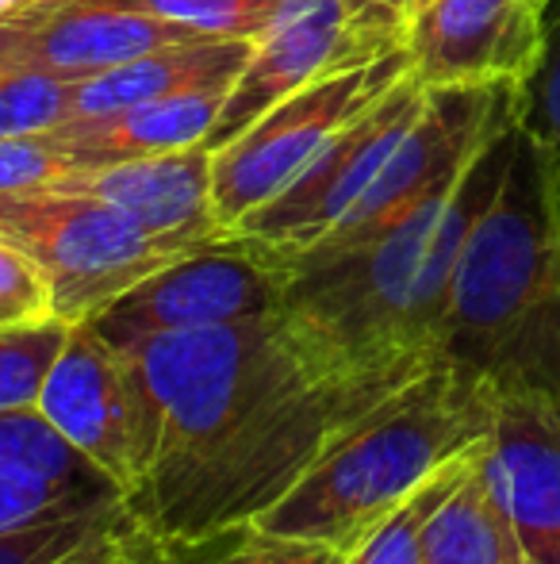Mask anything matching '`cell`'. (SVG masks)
<instances>
[{
	"instance_id": "cell-8",
	"label": "cell",
	"mask_w": 560,
	"mask_h": 564,
	"mask_svg": "<svg viewBox=\"0 0 560 564\" xmlns=\"http://www.w3.org/2000/svg\"><path fill=\"white\" fill-rule=\"evenodd\" d=\"M288 258L262 238L231 230L219 242L180 253L85 319L116 354L165 330L223 327L281 312Z\"/></svg>"
},
{
	"instance_id": "cell-15",
	"label": "cell",
	"mask_w": 560,
	"mask_h": 564,
	"mask_svg": "<svg viewBox=\"0 0 560 564\" xmlns=\"http://www.w3.org/2000/svg\"><path fill=\"white\" fill-rule=\"evenodd\" d=\"M120 499V484L69 446L35 408L0 411V534L100 511Z\"/></svg>"
},
{
	"instance_id": "cell-21",
	"label": "cell",
	"mask_w": 560,
	"mask_h": 564,
	"mask_svg": "<svg viewBox=\"0 0 560 564\" xmlns=\"http://www.w3.org/2000/svg\"><path fill=\"white\" fill-rule=\"evenodd\" d=\"M69 323L46 319L31 327H0V411L35 408L39 388L62 354Z\"/></svg>"
},
{
	"instance_id": "cell-30",
	"label": "cell",
	"mask_w": 560,
	"mask_h": 564,
	"mask_svg": "<svg viewBox=\"0 0 560 564\" xmlns=\"http://www.w3.org/2000/svg\"><path fill=\"white\" fill-rule=\"evenodd\" d=\"M426 4H430V0H411V15L419 12V8H426Z\"/></svg>"
},
{
	"instance_id": "cell-24",
	"label": "cell",
	"mask_w": 560,
	"mask_h": 564,
	"mask_svg": "<svg viewBox=\"0 0 560 564\" xmlns=\"http://www.w3.org/2000/svg\"><path fill=\"white\" fill-rule=\"evenodd\" d=\"M128 511H131L128 499H120V503L74 514V519H54V522H39V527L4 530V534H0V564H54V561L69 557L74 550H81V545L92 542L97 534H105L108 527H116Z\"/></svg>"
},
{
	"instance_id": "cell-14",
	"label": "cell",
	"mask_w": 560,
	"mask_h": 564,
	"mask_svg": "<svg viewBox=\"0 0 560 564\" xmlns=\"http://www.w3.org/2000/svg\"><path fill=\"white\" fill-rule=\"evenodd\" d=\"M35 411L92 460L105 476H112L128 499L131 476V395L123 361L89 323H74L66 346L54 357Z\"/></svg>"
},
{
	"instance_id": "cell-13",
	"label": "cell",
	"mask_w": 560,
	"mask_h": 564,
	"mask_svg": "<svg viewBox=\"0 0 560 564\" xmlns=\"http://www.w3.org/2000/svg\"><path fill=\"white\" fill-rule=\"evenodd\" d=\"M54 188L112 204L173 250H200L231 235L211 200V150L204 142L131 162L77 165Z\"/></svg>"
},
{
	"instance_id": "cell-3",
	"label": "cell",
	"mask_w": 560,
	"mask_h": 564,
	"mask_svg": "<svg viewBox=\"0 0 560 564\" xmlns=\"http://www.w3.org/2000/svg\"><path fill=\"white\" fill-rule=\"evenodd\" d=\"M441 357L480 372L499 392L560 395L557 154L523 127L457 261Z\"/></svg>"
},
{
	"instance_id": "cell-9",
	"label": "cell",
	"mask_w": 560,
	"mask_h": 564,
	"mask_svg": "<svg viewBox=\"0 0 560 564\" xmlns=\"http://www.w3.org/2000/svg\"><path fill=\"white\" fill-rule=\"evenodd\" d=\"M422 100L426 85L411 69L369 112H361L345 131H338L327 142V150L284 188L277 200L242 219L239 230L270 242L284 258H296V253H307L327 238H334L376 188L396 142L422 112Z\"/></svg>"
},
{
	"instance_id": "cell-12",
	"label": "cell",
	"mask_w": 560,
	"mask_h": 564,
	"mask_svg": "<svg viewBox=\"0 0 560 564\" xmlns=\"http://www.w3.org/2000/svg\"><path fill=\"white\" fill-rule=\"evenodd\" d=\"M480 468L518 553L560 564V395L499 392Z\"/></svg>"
},
{
	"instance_id": "cell-20",
	"label": "cell",
	"mask_w": 560,
	"mask_h": 564,
	"mask_svg": "<svg viewBox=\"0 0 560 564\" xmlns=\"http://www.w3.org/2000/svg\"><path fill=\"white\" fill-rule=\"evenodd\" d=\"M472 453V449H469ZM464 453V457H469ZM449 460L446 468L422 480L404 503H396L358 545L350 550L345 564H422V530H426V519H430L433 503L441 499V491L449 488V480L457 476L461 460Z\"/></svg>"
},
{
	"instance_id": "cell-5",
	"label": "cell",
	"mask_w": 560,
	"mask_h": 564,
	"mask_svg": "<svg viewBox=\"0 0 560 564\" xmlns=\"http://www.w3.org/2000/svg\"><path fill=\"white\" fill-rule=\"evenodd\" d=\"M0 235L35 261L51 284L54 315L69 327L188 253L150 238L112 204L54 185L0 196Z\"/></svg>"
},
{
	"instance_id": "cell-26",
	"label": "cell",
	"mask_w": 560,
	"mask_h": 564,
	"mask_svg": "<svg viewBox=\"0 0 560 564\" xmlns=\"http://www.w3.org/2000/svg\"><path fill=\"white\" fill-rule=\"evenodd\" d=\"M46 319H58L51 284L20 246L0 235V327H31Z\"/></svg>"
},
{
	"instance_id": "cell-4",
	"label": "cell",
	"mask_w": 560,
	"mask_h": 564,
	"mask_svg": "<svg viewBox=\"0 0 560 564\" xmlns=\"http://www.w3.org/2000/svg\"><path fill=\"white\" fill-rule=\"evenodd\" d=\"M492 423L495 388L464 365L438 361L345 423L250 527L350 553L422 480L476 449Z\"/></svg>"
},
{
	"instance_id": "cell-29",
	"label": "cell",
	"mask_w": 560,
	"mask_h": 564,
	"mask_svg": "<svg viewBox=\"0 0 560 564\" xmlns=\"http://www.w3.org/2000/svg\"><path fill=\"white\" fill-rule=\"evenodd\" d=\"M392 4H399V8H404L407 15H411V0H392Z\"/></svg>"
},
{
	"instance_id": "cell-11",
	"label": "cell",
	"mask_w": 560,
	"mask_h": 564,
	"mask_svg": "<svg viewBox=\"0 0 560 564\" xmlns=\"http://www.w3.org/2000/svg\"><path fill=\"white\" fill-rule=\"evenodd\" d=\"M546 0H430L407 23L411 69L426 89L523 85L546 43Z\"/></svg>"
},
{
	"instance_id": "cell-7",
	"label": "cell",
	"mask_w": 560,
	"mask_h": 564,
	"mask_svg": "<svg viewBox=\"0 0 560 564\" xmlns=\"http://www.w3.org/2000/svg\"><path fill=\"white\" fill-rule=\"evenodd\" d=\"M407 23L411 15L392 0H284L231 82L204 147L216 154L292 93L407 46Z\"/></svg>"
},
{
	"instance_id": "cell-2",
	"label": "cell",
	"mask_w": 560,
	"mask_h": 564,
	"mask_svg": "<svg viewBox=\"0 0 560 564\" xmlns=\"http://www.w3.org/2000/svg\"><path fill=\"white\" fill-rule=\"evenodd\" d=\"M515 134L518 119L472 158L453 185L369 242L288 258L284 319L350 377L404 384L446 361L441 323L457 261L507 173Z\"/></svg>"
},
{
	"instance_id": "cell-17",
	"label": "cell",
	"mask_w": 560,
	"mask_h": 564,
	"mask_svg": "<svg viewBox=\"0 0 560 564\" xmlns=\"http://www.w3.org/2000/svg\"><path fill=\"white\" fill-rule=\"evenodd\" d=\"M254 54V39H204L165 51H150L105 74H92L77 89V119L108 116L146 100L177 97V93L231 85Z\"/></svg>"
},
{
	"instance_id": "cell-22",
	"label": "cell",
	"mask_w": 560,
	"mask_h": 564,
	"mask_svg": "<svg viewBox=\"0 0 560 564\" xmlns=\"http://www.w3.org/2000/svg\"><path fill=\"white\" fill-rule=\"evenodd\" d=\"M185 564H345L350 553L311 538L270 534L257 527H239L200 545H177Z\"/></svg>"
},
{
	"instance_id": "cell-10",
	"label": "cell",
	"mask_w": 560,
	"mask_h": 564,
	"mask_svg": "<svg viewBox=\"0 0 560 564\" xmlns=\"http://www.w3.org/2000/svg\"><path fill=\"white\" fill-rule=\"evenodd\" d=\"M204 39L211 35L112 0H20L0 12V69L92 77L150 51Z\"/></svg>"
},
{
	"instance_id": "cell-25",
	"label": "cell",
	"mask_w": 560,
	"mask_h": 564,
	"mask_svg": "<svg viewBox=\"0 0 560 564\" xmlns=\"http://www.w3.org/2000/svg\"><path fill=\"white\" fill-rule=\"evenodd\" d=\"M546 43L534 74L518 85V127L560 154V0H546Z\"/></svg>"
},
{
	"instance_id": "cell-33",
	"label": "cell",
	"mask_w": 560,
	"mask_h": 564,
	"mask_svg": "<svg viewBox=\"0 0 560 564\" xmlns=\"http://www.w3.org/2000/svg\"><path fill=\"white\" fill-rule=\"evenodd\" d=\"M518 564H534V561H526V557H523V553H518Z\"/></svg>"
},
{
	"instance_id": "cell-19",
	"label": "cell",
	"mask_w": 560,
	"mask_h": 564,
	"mask_svg": "<svg viewBox=\"0 0 560 564\" xmlns=\"http://www.w3.org/2000/svg\"><path fill=\"white\" fill-rule=\"evenodd\" d=\"M81 74L0 69V139H39L77 119Z\"/></svg>"
},
{
	"instance_id": "cell-6",
	"label": "cell",
	"mask_w": 560,
	"mask_h": 564,
	"mask_svg": "<svg viewBox=\"0 0 560 564\" xmlns=\"http://www.w3.org/2000/svg\"><path fill=\"white\" fill-rule=\"evenodd\" d=\"M411 74V51L381 54L365 66H350L284 97L254 127L211 154V200L219 224L239 230L257 208L277 200L284 188L327 150L338 131L376 105L399 77Z\"/></svg>"
},
{
	"instance_id": "cell-28",
	"label": "cell",
	"mask_w": 560,
	"mask_h": 564,
	"mask_svg": "<svg viewBox=\"0 0 560 564\" xmlns=\"http://www.w3.org/2000/svg\"><path fill=\"white\" fill-rule=\"evenodd\" d=\"M77 170L66 154L46 147L43 139H0V196L46 188Z\"/></svg>"
},
{
	"instance_id": "cell-27",
	"label": "cell",
	"mask_w": 560,
	"mask_h": 564,
	"mask_svg": "<svg viewBox=\"0 0 560 564\" xmlns=\"http://www.w3.org/2000/svg\"><path fill=\"white\" fill-rule=\"evenodd\" d=\"M54 564H185V557L177 545L157 538L135 511H128L116 527Z\"/></svg>"
},
{
	"instance_id": "cell-16",
	"label": "cell",
	"mask_w": 560,
	"mask_h": 564,
	"mask_svg": "<svg viewBox=\"0 0 560 564\" xmlns=\"http://www.w3.org/2000/svg\"><path fill=\"white\" fill-rule=\"evenodd\" d=\"M231 85L177 93V97L146 100L108 116H85L39 134L46 147L66 154L74 165H108L131 158H154L204 142Z\"/></svg>"
},
{
	"instance_id": "cell-32",
	"label": "cell",
	"mask_w": 560,
	"mask_h": 564,
	"mask_svg": "<svg viewBox=\"0 0 560 564\" xmlns=\"http://www.w3.org/2000/svg\"><path fill=\"white\" fill-rule=\"evenodd\" d=\"M553 154H557V150H553ZM557 193H560V154H557Z\"/></svg>"
},
{
	"instance_id": "cell-23",
	"label": "cell",
	"mask_w": 560,
	"mask_h": 564,
	"mask_svg": "<svg viewBox=\"0 0 560 564\" xmlns=\"http://www.w3.org/2000/svg\"><path fill=\"white\" fill-rule=\"evenodd\" d=\"M120 8L185 23L211 39H262L284 0H112Z\"/></svg>"
},
{
	"instance_id": "cell-18",
	"label": "cell",
	"mask_w": 560,
	"mask_h": 564,
	"mask_svg": "<svg viewBox=\"0 0 560 564\" xmlns=\"http://www.w3.org/2000/svg\"><path fill=\"white\" fill-rule=\"evenodd\" d=\"M484 442L461 460L433 503L422 530V564H518V542L480 468Z\"/></svg>"
},
{
	"instance_id": "cell-31",
	"label": "cell",
	"mask_w": 560,
	"mask_h": 564,
	"mask_svg": "<svg viewBox=\"0 0 560 564\" xmlns=\"http://www.w3.org/2000/svg\"><path fill=\"white\" fill-rule=\"evenodd\" d=\"M12 4H20V0H0V12H8Z\"/></svg>"
},
{
	"instance_id": "cell-1",
	"label": "cell",
	"mask_w": 560,
	"mask_h": 564,
	"mask_svg": "<svg viewBox=\"0 0 560 564\" xmlns=\"http://www.w3.org/2000/svg\"><path fill=\"white\" fill-rule=\"evenodd\" d=\"M120 361L135 465L128 507L169 545L250 527L345 423L407 384L334 369L284 312L150 335Z\"/></svg>"
}]
</instances>
